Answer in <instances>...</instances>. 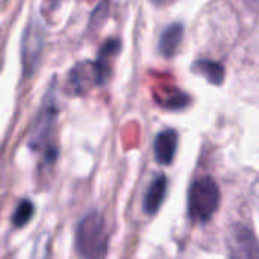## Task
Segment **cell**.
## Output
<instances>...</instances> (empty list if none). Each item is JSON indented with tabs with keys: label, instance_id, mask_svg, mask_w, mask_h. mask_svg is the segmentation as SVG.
<instances>
[{
	"label": "cell",
	"instance_id": "8fae6325",
	"mask_svg": "<svg viewBox=\"0 0 259 259\" xmlns=\"http://www.w3.org/2000/svg\"><path fill=\"white\" fill-rule=\"evenodd\" d=\"M33 215V205L30 200H21L17 208H15V212H14V217H12V223L14 226L17 228H23L26 226L30 219Z\"/></svg>",
	"mask_w": 259,
	"mask_h": 259
},
{
	"label": "cell",
	"instance_id": "ba28073f",
	"mask_svg": "<svg viewBox=\"0 0 259 259\" xmlns=\"http://www.w3.org/2000/svg\"><path fill=\"white\" fill-rule=\"evenodd\" d=\"M182 35H184V27L179 23H175L171 26H168L159 41V50L164 56H173L178 49L179 44L182 41Z\"/></svg>",
	"mask_w": 259,
	"mask_h": 259
},
{
	"label": "cell",
	"instance_id": "9c48e42d",
	"mask_svg": "<svg viewBox=\"0 0 259 259\" xmlns=\"http://www.w3.org/2000/svg\"><path fill=\"white\" fill-rule=\"evenodd\" d=\"M55 117H56V111L53 109L52 105L46 106V109L41 112L36 124H35V131H33V135H32V140L35 141L36 147L41 146V143L47 138L53 123H55Z\"/></svg>",
	"mask_w": 259,
	"mask_h": 259
},
{
	"label": "cell",
	"instance_id": "3957f363",
	"mask_svg": "<svg viewBox=\"0 0 259 259\" xmlns=\"http://www.w3.org/2000/svg\"><path fill=\"white\" fill-rule=\"evenodd\" d=\"M231 259H259V241L255 234L243 225H235L228 238Z\"/></svg>",
	"mask_w": 259,
	"mask_h": 259
},
{
	"label": "cell",
	"instance_id": "4fadbf2b",
	"mask_svg": "<svg viewBox=\"0 0 259 259\" xmlns=\"http://www.w3.org/2000/svg\"><path fill=\"white\" fill-rule=\"evenodd\" d=\"M156 5H167V3H170V2H173V0H153Z\"/></svg>",
	"mask_w": 259,
	"mask_h": 259
},
{
	"label": "cell",
	"instance_id": "277c9868",
	"mask_svg": "<svg viewBox=\"0 0 259 259\" xmlns=\"http://www.w3.org/2000/svg\"><path fill=\"white\" fill-rule=\"evenodd\" d=\"M108 70H105L99 62H80L77 64L71 73L68 83L76 94L87 93L94 85H100L106 80Z\"/></svg>",
	"mask_w": 259,
	"mask_h": 259
},
{
	"label": "cell",
	"instance_id": "7c38bea8",
	"mask_svg": "<svg viewBox=\"0 0 259 259\" xmlns=\"http://www.w3.org/2000/svg\"><path fill=\"white\" fill-rule=\"evenodd\" d=\"M253 196H255L256 202H259V179L253 184Z\"/></svg>",
	"mask_w": 259,
	"mask_h": 259
},
{
	"label": "cell",
	"instance_id": "52a82bcc",
	"mask_svg": "<svg viewBox=\"0 0 259 259\" xmlns=\"http://www.w3.org/2000/svg\"><path fill=\"white\" fill-rule=\"evenodd\" d=\"M165 193H167V178L165 176H156L153 179V182L149 185L147 191H146V196H144V211L150 215L156 214L158 209L161 208L162 202H164V197H165Z\"/></svg>",
	"mask_w": 259,
	"mask_h": 259
},
{
	"label": "cell",
	"instance_id": "7a4b0ae2",
	"mask_svg": "<svg viewBox=\"0 0 259 259\" xmlns=\"http://www.w3.org/2000/svg\"><path fill=\"white\" fill-rule=\"evenodd\" d=\"M220 205V190L209 176L199 178L188 191V212L197 223H208Z\"/></svg>",
	"mask_w": 259,
	"mask_h": 259
},
{
	"label": "cell",
	"instance_id": "6da1fadb",
	"mask_svg": "<svg viewBox=\"0 0 259 259\" xmlns=\"http://www.w3.org/2000/svg\"><path fill=\"white\" fill-rule=\"evenodd\" d=\"M74 246L83 259H102L108 250V232L105 219L97 211L82 217L76 229Z\"/></svg>",
	"mask_w": 259,
	"mask_h": 259
},
{
	"label": "cell",
	"instance_id": "5b68a950",
	"mask_svg": "<svg viewBox=\"0 0 259 259\" xmlns=\"http://www.w3.org/2000/svg\"><path fill=\"white\" fill-rule=\"evenodd\" d=\"M44 44V30L38 21H32L23 36V47H21V59L23 68L29 74L36 67L41 50Z\"/></svg>",
	"mask_w": 259,
	"mask_h": 259
},
{
	"label": "cell",
	"instance_id": "30bf717a",
	"mask_svg": "<svg viewBox=\"0 0 259 259\" xmlns=\"http://www.w3.org/2000/svg\"><path fill=\"white\" fill-rule=\"evenodd\" d=\"M196 68L199 73H202L209 82L219 85L222 83L223 77H225V70L222 67V64L219 62H212V61H200L196 64Z\"/></svg>",
	"mask_w": 259,
	"mask_h": 259
},
{
	"label": "cell",
	"instance_id": "8992f818",
	"mask_svg": "<svg viewBox=\"0 0 259 259\" xmlns=\"http://www.w3.org/2000/svg\"><path fill=\"white\" fill-rule=\"evenodd\" d=\"M178 141H179L178 132L173 129H167V131H162L161 134H158V137L155 140V146H153L155 159L162 165H168L176 155Z\"/></svg>",
	"mask_w": 259,
	"mask_h": 259
}]
</instances>
